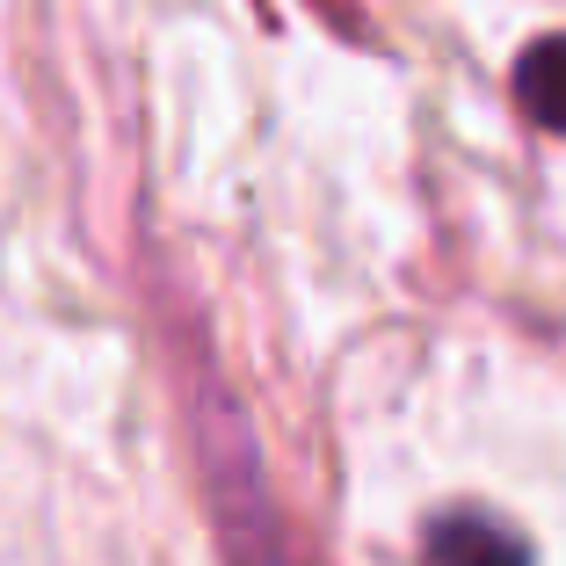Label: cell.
<instances>
[{
  "mask_svg": "<svg viewBox=\"0 0 566 566\" xmlns=\"http://www.w3.org/2000/svg\"><path fill=\"white\" fill-rule=\"evenodd\" d=\"M197 450H203V494H211V516H218V537H226L233 566H305L276 523L269 486H262L254 436L226 407L218 378H203V392H197Z\"/></svg>",
  "mask_w": 566,
  "mask_h": 566,
  "instance_id": "obj_1",
  "label": "cell"
},
{
  "mask_svg": "<svg viewBox=\"0 0 566 566\" xmlns=\"http://www.w3.org/2000/svg\"><path fill=\"white\" fill-rule=\"evenodd\" d=\"M429 566H531V545L509 523L480 516V509H458V516L429 523Z\"/></svg>",
  "mask_w": 566,
  "mask_h": 566,
  "instance_id": "obj_2",
  "label": "cell"
},
{
  "mask_svg": "<svg viewBox=\"0 0 566 566\" xmlns=\"http://www.w3.org/2000/svg\"><path fill=\"white\" fill-rule=\"evenodd\" d=\"M516 102L545 132H566V36H537L516 66Z\"/></svg>",
  "mask_w": 566,
  "mask_h": 566,
  "instance_id": "obj_3",
  "label": "cell"
}]
</instances>
